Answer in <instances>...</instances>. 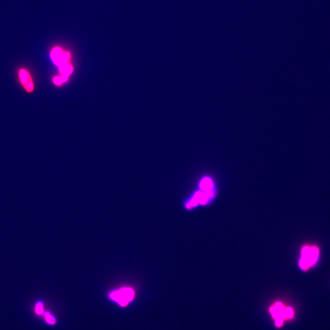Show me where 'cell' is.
Segmentation results:
<instances>
[{"label":"cell","instance_id":"obj_3","mask_svg":"<svg viewBox=\"0 0 330 330\" xmlns=\"http://www.w3.org/2000/svg\"><path fill=\"white\" fill-rule=\"evenodd\" d=\"M69 54L67 53H63L62 50L59 48H55L51 52V58L53 61L54 63L62 67L63 66L68 65V59H69Z\"/></svg>","mask_w":330,"mask_h":330},{"label":"cell","instance_id":"obj_5","mask_svg":"<svg viewBox=\"0 0 330 330\" xmlns=\"http://www.w3.org/2000/svg\"><path fill=\"white\" fill-rule=\"evenodd\" d=\"M212 187V183L210 179L205 178L202 180L201 183V188L202 190L205 191V192L206 191L207 193H210Z\"/></svg>","mask_w":330,"mask_h":330},{"label":"cell","instance_id":"obj_7","mask_svg":"<svg viewBox=\"0 0 330 330\" xmlns=\"http://www.w3.org/2000/svg\"><path fill=\"white\" fill-rule=\"evenodd\" d=\"M36 310L38 314H42L44 312L43 304L41 303H38L36 307Z\"/></svg>","mask_w":330,"mask_h":330},{"label":"cell","instance_id":"obj_1","mask_svg":"<svg viewBox=\"0 0 330 330\" xmlns=\"http://www.w3.org/2000/svg\"><path fill=\"white\" fill-rule=\"evenodd\" d=\"M319 254L316 247H304L302 249V257L300 260V266L303 270H307L317 262Z\"/></svg>","mask_w":330,"mask_h":330},{"label":"cell","instance_id":"obj_8","mask_svg":"<svg viewBox=\"0 0 330 330\" xmlns=\"http://www.w3.org/2000/svg\"><path fill=\"white\" fill-rule=\"evenodd\" d=\"M65 81V80L62 77H56L53 79V82L56 85H61L63 82Z\"/></svg>","mask_w":330,"mask_h":330},{"label":"cell","instance_id":"obj_2","mask_svg":"<svg viewBox=\"0 0 330 330\" xmlns=\"http://www.w3.org/2000/svg\"><path fill=\"white\" fill-rule=\"evenodd\" d=\"M133 290L130 288H122L120 290L114 291L110 294L111 298L121 306H126L128 304L133 300Z\"/></svg>","mask_w":330,"mask_h":330},{"label":"cell","instance_id":"obj_6","mask_svg":"<svg viewBox=\"0 0 330 330\" xmlns=\"http://www.w3.org/2000/svg\"><path fill=\"white\" fill-rule=\"evenodd\" d=\"M44 315H45L46 320L48 323H50V324L55 323V317L53 316H51L50 313H48V312H45Z\"/></svg>","mask_w":330,"mask_h":330},{"label":"cell","instance_id":"obj_4","mask_svg":"<svg viewBox=\"0 0 330 330\" xmlns=\"http://www.w3.org/2000/svg\"><path fill=\"white\" fill-rule=\"evenodd\" d=\"M20 83L28 92H31L34 90V82L29 72L25 68H21L19 72Z\"/></svg>","mask_w":330,"mask_h":330}]
</instances>
